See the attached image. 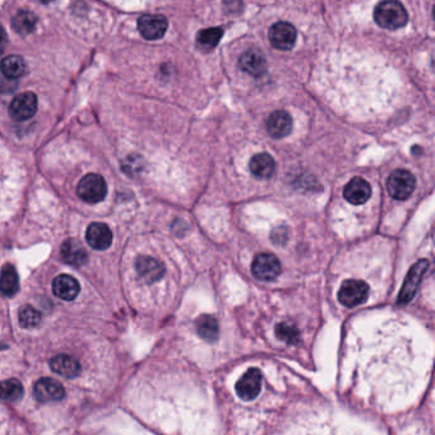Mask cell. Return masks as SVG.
I'll return each instance as SVG.
<instances>
[{"label": "cell", "mask_w": 435, "mask_h": 435, "mask_svg": "<svg viewBox=\"0 0 435 435\" xmlns=\"http://www.w3.org/2000/svg\"><path fill=\"white\" fill-rule=\"evenodd\" d=\"M418 352L404 323L390 321L358 342L355 374L375 404L384 405L411 390L418 379Z\"/></svg>", "instance_id": "cell-1"}, {"label": "cell", "mask_w": 435, "mask_h": 435, "mask_svg": "<svg viewBox=\"0 0 435 435\" xmlns=\"http://www.w3.org/2000/svg\"><path fill=\"white\" fill-rule=\"evenodd\" d=\"M286 435H361L331 419L313 418L301 421Z\"/></svg>", "instance_id": "cell-2"}, {"label": "cell", "mask_w": 435, "mask_h": 435, "mask_svg": "<svg viewBox=\"0 0 435 435\" xmlns=\"http://www.w3.org/2000/svg\"><path fill=\"white\" fill-rule=\"evenodd\" d=\"M374 21L386 30H398L409 21L405 7L395 0L382 1L374 9Z\"/></svg>", "instance_id": "cell-3"}, {"label": "cell", "mask_w": 435, "mask_h": 435, "mask_svg": "<svg viewBox=\"0 0 435 435\" xmlns=\"http://www.w3.org/2000/svg\"><path fill=\"white\" fill-rule=\"evenodd\" d=\"M77 193L87 203H99L106 197V182L99 174H87L78 184Z\"/></svg>", "instance_id": "cell-4"}, {"label": "cell", "mask_w": 435, "mask_h": 435, "mask_svg": "<svg viewBox=\"0 0 435 435\" xmlns=\"http://www.w3.org/2000/svg\"><path fill=\"white\" fill-rule=\"evenodd\" d=\"M416 187V179L409 170H396L390 174L387 182V189L392 198L405 200L410 198Z\"/></svg>", "instance_id": "cell-5"}, {"label": "cell", "mask_w": 435, "mask_h": 435, "mask_svg": "<svg viewBox=\"0 0 435 435\" xmlns=\"http://www.w3.org/2000/svg\"><path fill=\"white\" fill-rule=\"evenodd\" d=\"M369 286L361 280H346L338 291V300L347 308L360 306L367 301Z\"/></svg>", "instance_id": "cell-6"}, {"label": "cell", "mask_w": 435, "mask_h": 435, "mask_svg": "<svg viewBox=\"0 0 435 435\" xmlns=\"http://www.w3.org/2000/svg\"><path fill=\"white\" fill-rule=\"evenodd\" d=\"M252 274L260 281H272L281 274V262L269 253L257 254L253 260Z\"/></svg>", "instance_id": "cell-7"}, {"label": "cell", "mask_w": 435, "mask_h": 435, "mask_svg": "<svg viewBox=\"0 0 435 435\" xmlns=\"http://www.w3.org/2000/svg\"><path fill=\"white\" fill-rule=\"evenodd\" d=\"M38 111V97L32 92L17 95L9 105V115L18 122L31 119Z\"/></svg>", "instance_id": "cell-8"}, {"label": "cell", "mask_w": 435, "mask_h": 435, "mask_svg": "<svg viewBox=\"0 0 435 435\" xmlns=\"http://www.w3.org/2000/svg\"><path fill=\"white\" fill-rule=\"evenodd\" d=\"M296 30L295 27L287 22H277L271 27L268 38L271 45L277 50H290L292 46L295 45L296 41Z\"/></svg>", "instance_id": "cell-9"}, {"label": "cell", "mask_w": 435, "mask_h": 435, "mask_svg": "<svg viewBox=\"0 0 435 435\" xmlns=\"http://www.w3.org/2000/svg\"><path fill=\"white\" fill-rule=\"evenodd\" d=\"M168 30V19L161 15H145L138 19V31L145 40L164 38Z\"/></svg>", "instance_id": "cell-10"}, {"label": "cell", "mask_w": 435, "mask_h": 435, "mask_svg": "<svg viewBox=\"0 0 435 435\" xmlns=\"http://www.w3.org/2000/svg\"><path fill=\"white\" fill-rule=\"evenodd\" d=\"M237 396L243 401H253L262 390V373L258 369H251L237 383Z\"/></svg>", "instance_id": "cell-11"}, {"label": "cell", "mask_w": 435, "mask_h": 435, "mask_svg": "<svg viewBox=\"0 0 435 435\" xmlns=\"http://www.w3.org/2000/svg\"><path fill=\"white\" fill-rule=\"evenodd\" d=\"M33 393L40 402H56L64 398L65 390L58 381L52 378H41L35 384Z\"/></svg>", "instance_id": "cell-12"}, {"label": "cell", "mask_w": 435, "mask_h": 435, "mask_svg": "<svg viewBox=\"0 0 435 435\" xmlns=\"http://www.w3.org/2000/svg\"><path fill=\"white\" fill-rule=\"evenodd\" d=\"M136 269L145 283H157L165 275V266L160 260L147 255H142L136 260Z\"/></svg>", "instance_id": "cell-13"}, {"label": "cell", "mask_w": 435, "mask_h": 435, "mask_svg": "<svg viewBox=\"0 0 435 435\" xmlns=\"http://www.w3.org/2000/svg\"><path fill=\"white\" fill-rule=\"evenodd\" d=\"M372 196V187L363 177H354L346 184L344 189V197L349 203L360 206L367 203Z\"/></svg>", "instance_id": "cell-14"}, {"label": "cell", "mask_w": 435, "mask_h": 435, "mask_svg": "<svg viewBox=\"0 0 435 435\" xmlns=\"http://www.w3.org/2000/svg\"><path fill=\"white\" fill-rule=\"evenodd\" d=\"M86 240L93 249L105 251L113 243V232L105 223L95 222L86 231Z\"/></svg>", "instance_id": "cell-15"}, {"label": "cell", "mask_w": 435, "mask_h": 435, "mask_svg": "<svg viewBox=\"0 0 435 435\" xmlns=\"http://www.w3.org/2000/svg\"><path fill=\"white\" fill-rule=\"evenodd\" d=\"M240 68L244 70L245 73L253 77H262L267 72V61L264 55L260 53L257 49L246 50L240 56Z\"/></svg>", "instance_id": "cell-16"}, {"label": "cell", "mask_w": 435, "mask_h": 435, "mask_svg": "<svg viewBox=\"0 0 435 435\" xmlns=\"http://www.w3.org/2000/svg\"><path fill=\"white\" fill-rule=\"evenodd\" d=\"M267 130L271 137L280 139L287 137L292 130V119L290 114L283 110H276L268 116Z\"/></svg>", "instance_id": "cell-17"}, {"label": "cell", "mask_w": 435, "mask_h": 435, "mask_svg": "<svg viewBox=\"0 0 435 435\" xmlns=\"http://www.w3.org/2000/svg\"><path fill=\"white\" fill-rule=\"evenodd\" d=\"M429 267V262L427 260H421L418 262L411 271L409 272L405 283H404V289L401 291V296L400 300L402 303H407L410 299L413 298L415 291L418 289L419 283L421 281V277L427 272Z\"/></svg>", "instance_id": "cell-18"}, {"label": "cell", "mask_w": 435, "mask_h": 435, "mask_svg": "<svg viewBox=\"0 0 435 435\" xmlns=\"http://www.w3.org/2000/svg\"><path fill=\"white\" fill-rule=\"evenodd\" d=\"M79 291H81L79 283L72 276H58L53 281L54 295L61 300L72 301L78 296Z\"/></svg>", "instance_id": "cell-19"}, {"label": "cell", "mask_w": 435, "mask_h": 435, "mask_svg": "<svg viewBox=\"0 0 435 435\" xmlns=\"http://www.w3.org/2000/svg\"><path fill=\"white\" fill-rule=\"evenodd\" d=\"M61 257L69 264L81 267L87 263L88 254L86 252L84 245L77 239H68L61 245Z\"/></svg>", "instance_id": "cell-20"}, {"label": "cell", "mask_w": 435, "mask_h": 435, "mask_svg": "<svg viewBox=\"0 0 435 435\" xmlns=\"http://www.w3.org/2000/svg\"><path fill=\"white\" fill-rule=\"evenodd\" d=\"M50 367L54 373L61 375L64 378H76L81 374L82 367L78 360L69 356V355H58L50 360Z\"/></svg>", "instance_id": "cell-21"}, {"label": "cell", "mask_w": 435, "mask_h": 435, "mask_svg": "<svg viewBox=\"0 0 435 435\" xmlns=\"http://www.w3.org/2000/svg\"><path fill=\"white\" fill-rule=\"evenodd\" d=\"M249 168L255 177L267 180L275 174L276 162L268 153H258L253 156L249 162Z\"/></svg>", "instance_id": "cell-22"}, {"label": "cell", "mask_w": 435, "mask_h": 435, "mask_svg": "<svg viewBox=\"0 0 435 435\" xmlns=\"http://www.w3.org/2000/svg\"><path fill=\"white\" fill-rule=\"evenodd\" d=\"M19 289V277L12 264H6L0 272V292L6 296H13Z\"/></svg>", "instance_id": "cell-23"}, {"label": "cell", "mask_w": 435, "mask_h": 435, "mask_svg": "<svg viewBox=\"0 0 435 435\" xmlns=\"http://www.w3.org/2000/svg\"><path fill=\"white\" fill-rule=\"evenodd\" d=\"M0 70L9 79H15L26 74L27 67L21 56L9 55L0 63Z\"/></svg>", "instance_id": "cell-24"}, {"label": "cell", "mask_w": 435, "mask_h": 435, "mask_svg": "<svg viewBox=\"0 0 435 435\" xmlns=\"http://www.w3.org/2000/svg\"><path fill=\"white\" fill-rule=\"evenodd\" d=\"M38 17L30 10H19L12 19V27L18 35H29L35 30Z\"/></svg>", "instance_id": "cell-25"}, {"label": "cell", "mask_w": 435, "mask_h": 435, "mask_svg": "<svg viewBox=\"0 0 435 435\" xmlns=\"http://www.w3.org/2000/svg\"><path fill=\"white\" fill-rule=\"evenodd\" d=\"M222 35H223V31L219 27L199 31L197 33V45H198L199 49H202L205 52H211L212 49L219 45Z\"/></svg>", "instance_id": "cell-26"}, {"label": "cell", "mask_w": 435, "mask_h": 435, "mask_svg": "<svg viewBox=\"0 0 435 435\" xmlns=\"http://www.w3.org/2000/svg\"><path fill=\"white\" fill-rule=\"evenodd\" d=\"M23 397V387L17 379H8L0 383V400L17 402Z\"/></svg>", "instance_id": "cell-27"}, {"label": "cell", "mask_w": 435, "mask_h": 435, "mask_svg": "<svg viewBox=\"0 0 435 435\" xmlns=\"http://www.w3.org/2000/svg\"><path fill=\"white\" fill-rule=\"evenodd\" d=\"M197 329L199 336L208 341H214L219 336V323L211 315H202L199 318Z\"/></svg>", "instance_id": "cell-28"}, {"label": "cell", "mask_w": 435, "mask_h": 435, "mask_svg": "<svg viewBox=\"0 0 435 435\" xmlns=\"http://www.w3.org/2000/svg\"><path fill=\"white\" fill-rule=\"evenodd\" d=\"M18 321L23 329H33L41 323V314L32 306H23L18 313Z\"/></svg>", "instance_id": "cell-29"}, {"label": "cell", "mask_w": 435, "mask_h": 435, "mask_svg": "<svg viewBox=\"0 0 435 435\" xmlns=\"http://www.w3.org/2000/svg\"><path fill=\"white\" fill-rule=\"evenodd\" d=\"M296 335H298V331L289 324H281L277 329V336L280 337L283 341L294 342L296 340Z\"/></svg>", "instance_id": "cell-30"}, {"label": "cell", "mask_w": 435, "mask_h": 435, "mask_svg": "<svg viewBox=\"0 0 435 435\" xmlns=\"http://www.w3.org/2000/svg\"><path fill=\"white\" fill-rule=\"evenodd\" d=\"M8 44V35L6 30L0 26V55L1 53L4 52V49H6V46Z\"/></svg>", "instance_id": "cell-31"}]
</instances>
